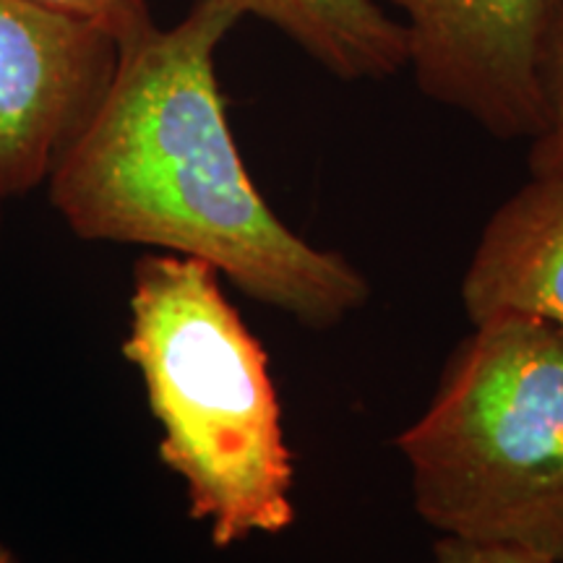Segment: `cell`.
<instances>
[{
    "instance_id": "cell-5",
    "label": "cell",
    "mask_w": 563,
    "mask_h": 563,
    "mask_svg": "<svg viewBox=\"0 0 563 563\" xmlns=\"http://www.w3.org/2000/svg\"><path fill=\"white\" fill-rule=\"evenodd\" d=\"M420 91L504 141L543 123L538 58L553 0H389Z\"/></svg>"
},
{
    "instance_id": "cell-10",
    "label": "cell",
    "mask_w": 563,
    "mask_h": 563,
    "mask_svg": "<svg viewBox=\"0 0 563 563\" xmlns=\"http://www.w3.org/2000/svg\"><path fill=\"white\" fill-rule=\"evenodd\" d=\"M431 563H553L540 555L504 545H475L454 538H439L433 543Z\"/></svg>"
},
{
    "instance_id": "cell-3",
    "label": "cell",
    "mask_w": 563,
    "mask_h": 563,
    "mask_svg": "<svg viewBox=\"0 0 563 563\" xmlns=\"http://www.w3.org/2000/svg\"><path fill=\"white\" fill-rule=\"evenodd\" d=\"M412 504L441 538L563 563V332L493 319L452 350L397 435Z\"/></svg>"
},
{
    "instance_id": "cell-6",
    "label": "cell",
    "mask_w": 563,
    "mask_h": 563,
    "mask_svg": "<svg viewBox=\"0 0 563 563\" xmlns=\"http://www.w3.org/2000/svg\"><path fill=\"white\" fill-rule=\"evenodd\" d=\"M460 292L473 327L530 319L563 332V175H530L493 211Z\"/></svg>"
},
{
    "instance_id": "cell-11",
    "label": "cell",
    "mask_w": 563,
    "mask_h": 563,
    "mask_svg": "<svg viewBox=\"0 0 563 563\" xmlns=\"http://www.w3.org/2000/svg\"><path fill=\"white\" fill-rule=\"evenodd\" d=\"M0 563H19L16 553H13L5 543H0Z\"/></svg>"
},
{
    "instance_id": "cell-9",
    "label": "cell",
    "mask_w": 563,
    "mask_h": 563,
    "mask_svg": "<svg viewBox=\"0 0 563 563\" xmlns=\"http://www.w3.org/2000/svg\"><path fill=\"white\" fill-rule=\"evenodd\" d=\"M45 9L87 21L118 42V47L150 30V0H34Z\"/></svg>"
},
{
    "instance_id": "cell-12",
    "label": "cell",
    "mask_w": 563,
    "mask_h": 563,
    "mask_svg": "<svg viewBox=\"0 0 563 563\" xmlns=\"http://www.w3.org/2000/svg\"><path fill=\"white\" fill-rule=\"evenodd\" d=\"M0 222H3V201H0Z\"/></svg>"
},
{
    "instance_id": "cell-8",
    "label": "cell",
    "mask_w": 563,
    "mask_h": 563,
    "mask_svg": "<svg viewBox=\"0 0 563 563\" xmlns=\"http://www.w3.org/2000/svg\"><path fill=\"white\" fill-rule=\"evenodd\" d=\"M543 123L530 139V175H563V0H553L538 58Z\"/></svg>"
},
{
    "instance_id": "cell-2",
    "label": "cell",
    "mask_w": 563,
    "mask_h": 563,
    "mask_svg": "<svg viewBox=\"0 0 563 563\" xmlns=\"http://www.w3.org/2000/svg\"><path fill=\"white\" fill-rule=\"evenodd\" d=\"M159 426L157 454L186 488L188 517L228 551L295 522V467L269 357L201 258L133 264L121 344Z\"/></svg>"
},
{
    "instance_id": "cell-1",
    "label": "cell",
    "mask_w": 563,
    "mask_h": 563,
    "mask_svg": "<svg viewBox=\"0 0 563 563\" xmlns=\"http://www.w3.org/2000/svg\"><path fill=\"white\" fill-rule=\"evenodd\" d=\"M241 19L199 0L173 30L150 26L118 47L108 95L47 191L81 241L201 258L251 300L323 332L363 311L371 285L342 253L287 228L245 167L214 68Z\"/></svg>"
},
{
    "instance_id": "cell-4",
    "label": "cell",
    "mask_w": 563,
    "mask_h": 563,
    "mask_svg": "<svg viewBox=\"0 0 563 563\" xmlns=\"http://www.w3.org/2000/svg\"><path fill=\"white\" fill-rule=\"evenodd\" d=\"M115 68L110 34L34 0H0V201L51 180Z\"/></svg>"
},
{
    "instance_id": "cell-7",
    "label": "cell",
    "mask_w": 563,
    "mask_h": 563,
    "mask_svg": "<svg viewBox=\"0 0 563 563\" xmlns=\"http://www.w3.org/2000/svg\"><path fill=\"white\" fill-rule=\"evenodd\" d=\"M277 26L336 79H386L407 68L405 24L376 0H220Z\"/></svg>"
}]
</instances>
